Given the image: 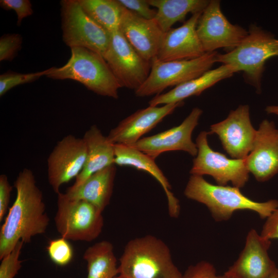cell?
Wrapping results in <instances>:
<instances>
[{
    "mask_svg": "<svg viewBox=\"0 0 278 278\" xmlns=\"http://www.w3.org/2000/svg\"><path fill=\"white\" fill-rule=\"evenodd\" d=\"M114 164L130 166L150 174L160 184L167 197L169 214L177 218L180 214L178 200L171 192V186L155 160L133 146L114 144Z\"/></svg>",
    "mask_w": 278,
    "mask_h": 278,
    "instance_id": "ffe728a7",
    "label": "cell"
},
{
    "mask_svg": "<svg viewBox=\"0 0 278 278\" xmlns=\"http://www.w3.org/2000/svg\"><path fill=\"white\" fill-rule=\"evenodd\" d=\"M201 13L192 14L181 26L164 32L155 58L163 61L189 60L205 54L196 30Z\"/></svg>",
    "mask_w": 278,
    "mask_h": 278,
    "instance_id": "ac0fdd59",
    "label": "cell"
},
{
    "mask_svg": "<svg viewBox=\"0 0 278 278\" xmlns=\"http://www.w3.org/2000/svg\"><path fill=\"white\" fill-rule=\"evenodd\" d=\"M87 155V146L83 138L68 134L55 146L47 159L48 181L58 194L61 186L82 171Z\"/></svg>",
    "mask_w": 278,
    "mask_h": 278,
    "instance_id": "7c38bea8",
    "label": "cell"
},
{
    "mask_svg": "<svg viewBox=\"0 0 278 278\" xmlns=\"http://www.w3.org/2000/svg\"><path fill=\"white\" fill-rule=\"evenodd\" d=\"M24 242L20 240L13 249L2 259L0 265V278H13L21 268L20 260Z\"/></svg>",
    "mask_w": 278,
    "mask_h": 278,
    "instance_id": "f1b7e54d",
    "label": "cell"
},
{
    "mask_svg": "<svg viewBox=\"0 0 278 278\" xmlns=\"http://www.w3.org/2000/svg\"><path fill=\"white\" fill-rule=\"evenodd\" d=\"M23 39L18 33L7 34L0 39V61H12L22 47Z\"/></svg>",
    "mask_w": 278,
    "mask_h": 278,
    "instance_id": "f546056e",
    "label": "cell"
},
{
    "mask_svg": "<svg viewBox=\"0 0 278 278\" xmlns=\"http://www.w3.org/2000/svg\"><path fill=\"white\" fill-rule=\"evenodd\" d=\"M125 8L136 15L146 19H154L157 10L151 8L148 0H117Z\"/></svg>",
    "mask_w": 278,
    "mask_h": 278,
    "instance_id": "d6a6232c",
    "label": "cell"
},
{
    "mask_svg": "<svg viewBox=\"0 0 278 278\" xmlns=\"http://www.w3.org/2000/svg\"><path fill=\"white\" fill-rule=\"evenodd\" d=\"M49 68L41 72L22 74L12 71L7 72L0 75V96H2L13 88L18 85L34 81L45 76Z\"/></svg>",
    "mask_w": 278,
    "mask_h": 278,
    "instance_id": "4316f807",
    "label": "cell"
},
{
    "mask_svg": "<svg viewBox=\"0 0 278 278\" xmlns=\"http://www.w3.org/2000/svg\"><path fill=\"white\" fill-rule=\"evenodd\" d=\"M245 161L249 172L258 182L268 181L278 173V129L273 121L264 119L260 124Z\"/></svg>",
    "mask_w": 278,
    "mask_h": 278,
    "instance_id": "9a60e30c",
    "label": "cell"
},
{
    "mask_svg": "<svg viewBox=\"0 0 278 278\" xmlns=\"http://www.w3.org/2000/svg\"><path fill=\"white\" fill-rule=\"evenodd\" d=\"M63 40L71 48L84 47L102 56L111 40V33L91 19L78 0L61 2Z\"/></svg>",
    "mask_w": 278,
    "mask_h": 278,
    "instance_id": "ba28073f",
    "label": "cell"
},
{
    "mask_svg": "<svg viewBox=\"0 0 278 278\" xmlns=\"http://www.w3.org/2000/svg\"><path fill=\"white\" fill-rule=\"evenodd\" d=\"M119 31L144 59L151 62L157 57L164 32L154 19L140 17L125 8Z\"/></svg>",
    "mask_w": 278,
    "mask_h": 278,
    "instance_id": "d6986e66",
    "label": "cell"
},
{
    "mask_svg": "<svg viewBox=\"0 0 278 278\" xmlns=\"http://www.w3.org/2000/svg\"><path fill=\"white\" fill-rule=\"evenodd\" d=\"M202 113L201 109L194 108L180 125L143 137L133 147L154 160L162 153L172 151H183L195 156L198 149L192 141V134Z\"/></svg>",
    "mask_w": 278,
    "mask_h": 278,
    "instance_id": "5bb4252c",
    "label": "cell"
},
{
    "mask_svg": "<svg viewBox=\"0 0 278 278\" xmlns=\"http://www.w3.org/2000/svg\"><path fill=\"white\" fill-rule=\"evenodd\" d=\"M184 102L150 106L137 110L123 119L108 135L113 143L133 146L166 116L171 114Z\"/></svg>",
    "mask_w": 278,
    "mask_h": 278,
    "instance_id": "e0dca14e",
    "label": "cell"
},
{
    "mask_svg": "<svg viewBox=\"0 0 278 278\" xmlns=\"http://www.w3.org/2000/svg\"><path fill=\"white\" fill-rule=\"evenodd\" d=\"M238 72L232 65L222 64L210 70L201 76L175 86L165 93L155 95L149 100L150 106H159L169 103L183 102L192 96H198L204 91L218 82L231 77Z\"/></svg>",
    "mask_w": 278,
    "mask_h": 278,
    "instance_id": "44dd1931",
    "label": "cell"
},
{
    "mask_svg": "<svg viewBox=\"0 0 278 278\" xmlns=\"http://www.w3.org/2000/svg\"><path fill=\"white\" fill-rule=\"evenodd\" d=\"M188 199L204 204L217 221L229 219L233 213L240 210H249L256 213L260 218L266 219L278 208V200L265 202L253 201L235 186L214 185L202 176L189 177L184 191Z\"/></svg>",
    "mask_w": 278,
    "mask_h": 278,
    "instance_id": "7a4b0ae2",
    "label": "cell"
},
{
    "mask_svg": "<svg viewBox=\"0 0 278 278\" xmlns=\"http://www.w3.org/2000/svg\"><path fill=\"white\" fill-rule=\"evenodd\" d=\"M182 278H232L226 273L217 275L214 266L210 263L202 260L190 265L182 275Z\"/></svg>",
    "mask_w": 278,
    "mask_h": 278,
    "instance_id": "4dcf8cb0",
    "label": "cell"
},
{
    "mask_svg": "<svg viewBox=\"0 0 278 278\" xmlns=\"http://www.w3.org/2000/svg\"><path fill=\"white\" fill-rule=\"evenodd\" d=\"M85 13L110 33L119 30L125 8L117 0H78Z\"/></svg>",
    "mask_w": 278,
    "mask_h": 278,
    "instance_id": "484cf974",
    "label": "cell"
},
{
    "mask_svg": "<svg viewBox=\"0 0 278 278\" xmlns=\"http://www.w3.org/2000/svg\"><path fill=\"white\" fill-rule=\"evenodd\" d=\"M51 260L60 266L68 264L73 257V250L67 240L63 237L51 240L47 247Z\"/></svg>",
    "mask_w": 278,
    "mask_h": 278,
    "instance_id": "83f0119b",
    "label": "cell"
},
{
    "mask_svg": "<svg viewBox=\"0 0 278 278\" xmlns=\"http://www.w3.org/2000/svg\"><path fill=\"white\" fill-rule=\"evenodd\" d=\"M256 132L249 106L240 105L224 120L211 126L208 133L218 135L223 149L232 158L245 159L252 150Z\"/></svg>",
    "mask_w": 278,
    "mask_h": 278,
    "instance_id": "4fadbf2b",
    "label": "cell"
},
{
    "mask_svg": "<svg viewBox=\"0 0 278 278\" xmlns=\"http://www.w3.org/2000/svg\"><path fill=\"white\" fill-rule=\"evenodd\" d=\"M123 278H182L170 250L161 239L152 235L129 241L119 258Z\"/></svg>",
    "mask_w": 278,
    "mask_h": 278,
    "instance_id": "3957f363",
    "label": "cell"
},
{
    "mask_svg": "<svg viewBox=\"0 0 278 278\" xmlns=\"http://www.w3.org/2000/svg\"><path fill=\"white\" fill-rule=\"evenodd\" d=\"M103 57L121 88L136 91L150 73L151 62L134 50L119 30L111 34L110 44Z\"/></svg>",
    "mask_w": 278,
    "mask_h": 278,
    "instance_id": "30bf717a",
    "label": "cell"
},
{
    "mask_svg": "<svg viewBox=\"0 0 278 278\" xmlns=\"http://www.w3.org/2000/svg\"><path fill=\"white\" fill-rule=\"evenodd\" d=\"M197 32L205 53L224 48L227 52L236 47L248 31L231 23L222 13L218 0L210 1L197 22Z\"/></svg>",
    "mask_w": 278,
    "mask_h": 278,
    "instance_id": "8fae6325",
    "label": "cell"
},
{
    "mask_svg": "<svg viewBox=\"0 0 278 278\" xmlns=\"http://www.w3.org/2000/svg\"><path fill=\"white\" fill-rule=\"evenodd\" d=\"M71 50L68 61L61 67L49 68L46 76L76 81L98 95L117 99L121 87L103 57L84 47H72Z\"/></svg>",
    "mask_w": 278,
    "mask_h": 278,
    "instance_id": "277c9868",
    "label": "cell"
},
{
    "mask_svg": "<svg viewBox=\"0 0 278 278\" xmlns=\"http://www.w3.org/2000/svg\"><path fill=\"white\" fill-rule=\"evenodd\" d=\"M265 111L268 114H272L278 115V105L268 106L266 107Z\"/></svg>",
    "mask_w": 278,
    "mask_h": 278,
    "instance_id": "d590c367",
    "label": "cell"
},
{
    "mask_svg": "<svg viewBox=\"0 0 278 278\" xmlns=\"http://www.w3.org/2000/svg\"><path fill=\"white\" fill-rule=\"evenodd\" d=\"M208 132L201 131L196 140L198 152L190 173L211 176L218 185H226L231 182L233 186L244 187L248 181L249 173L245 159H229L212 150L208 144Z\"/></svg>",
    "mask_w": 278,
    "mask_h": 278,
    "instance_id": "9c48e42d",
    "label": "cell"
},
{
    "mask_svg": "<svg viewBox=\"0 0 278 278\" xmlns=\"http://www.w3.org/2000/svg\"><path fill=\"white\" fill-rule=\"evenodd\" d=\"M157 9L154 19L161 30L166 32L178 22H183L186 15L201 12L208 0H148Z\"/></svg>",
    "mask_w": 278,
    "mask_h": 278,
    "instance_id": "cb8c5ba5",
    "label": "cell"
},
{
    "mask_svg": "<svg viewBox=\"0 0 278 278\" xmlns=\"http://www.w3.org/2000/svg\"><path fill=\"white\" fill-rule=\"evenodd\" d=\"M271 244L250 230L238 258L224 273L232 278H269L276 267L268 253Z\"/></svg>",
    "mask_w": 278,
    "mask_h": 278,
    "instance_id": "2e32d148",
    "label": "cell"
},
{
    "mask_svg": "<svg viewBox=\"0 0 278 278\" xmlns=\"http://www.w3.org/2000/svg\"><path fill=\"white\" fill-rule=\"evenodd\" d=\"M86 146L85 163L72 186L80 185L93 174L114 164V144L96 125L86 131L83 136Z\"/></svg>",
    "mask_w": 278,
    "mask_h": 278,
    "instance_id": "603a6c76",
    "label": "cell"
},
{
    "mask_svg": "<svg viewBox=\"0 0 278 278\" xmlns=\"http://www.w3.org/2000/svg\"><path fill=\"white\" fill-rule=\"evenodd\" d=\"M116 172V165L113 164L93 174L80 185L69 187L65 194L71 199L87 201L103 212L110 201Z\"/></svg>",
    "mask_w": 278,
    "mask_h": 278,
    "instance_id": "7402d4cb",
    "label": "cell"
},
{
    "mask_svg": "<svg viewBox=\"0 0 278 278\" xmlns=\"http://www.w3.org/2000/svg\"><path fill=\"white\" fill-rule=\"evenodd\" d=\"M83 257L87 263V278H115L118 274L114 247L110 241L102 240L90 246Z\"/></svg>",
    "mask_w": 278,
    "mask_h": 278,
    "instance_id": "d4e9b609",
    "label": "cell"
},
{
    "mask_svg": "<svg viewBox=\"0 0 278 278\" xmlns=\"http://www.w3.org/2000/svg\"><path fill=\"white\" fill-rule=\"evenodd\" d=\"M275 56H278V39L252 25L247 37L236 47L225 54H217L216 62L231 65L238 72L242 71L246 82L260 93L265 62Z\"/></svg>",
    "mask_w": 278,
    "mask_h": 278,
    "instance_id": "5b68a950",
    "label": "cell"
},
{
    "mask_svg": "<svg viewBox=\"0 0 278 278\" xmlns=\"http://www.w3.org/2000/svg\"><path fill=\"white\" fill-rule=\"evenodd\" d=\"M260 235L266 240H278V208L266 218Z\"/></svg>",
    "mask_w": 278,
    "mask_h": 278,
    "instance_id": "e575fe53",
    "label": "cell"
},
{
    "mask_svg": "<svg viewBox=\"0 0 278 278\" xmlns=\"http://www.w3.org/2000/svg\"><path fill=\"white\" fill-rule=\"evenodd\" d=\"M55 227L62 237L73 241H92L101 234L104 224L102 212L91 203L57 194Z\"/></svg>",
    "mask_w": 278,
    "mask_h": 278,
    "instance_id": "8992f818",
    "label": "cell"
},
{
    "mask_svg": "<svg viewBox=\"0 0 278 278\" xmlns=\"http://www.w3.org/2000/svg\"><path fill=\"white\" fill-rule=\"evenodd\" d=\"M1 7L6 10L14 11L17 15V25L20 26L24 19L33 13L32 4L29 0H1Z\"/></svg>",
    "mask_w": 278,
    "mask_h": 278,
    "instance_id": "1f68e13d",
    "label": "cell"
},
{
    "mask_svg": "<svg viewBox=\"0 0 278 278\" xmlns=\"http://www.w3.org/2000/svg\"><path fill=\"white\" fill-rule=\"evenodd\" d=\"M269 278H278V268L276 267Z\"/></svg>",
    "mask_w": 278,
    "mask_h": 278,
    "instance_id": "8d00e7d4",
    "label": "cell"
},
{
    "mask_svg": "<svg viewBox=\"0 0 278 278\" xmlns=\"http://www.w3.org/2000/svg\"><path fill=\"white\" fill-rule=\"evenodd\" d=\"M13 186L15 199L0 229V259L20 240L28 243L34 236L45 233L49 223L43 194L32 171L24 168Z\"/></svg>",
    "mask_w": 278,
    "mask_h": 278,
    "instance_id": "6da1fadb",
    "label": "cell"
},
{
    "mask_svg": "<svg viewBox=\"0 0 278 278\" xmlns=\"http://www.w3.org/2000/svg\"><path fill=\"white\" fill-rule=\"evenodd\" d=\"M115 278H123V277H120V276H119L118 275V276H116V277H115Z\"/></svg>",
    "mask_w": 278,
    "mask_h": 278,
    "instance_id": "74e56055",
    "label": "cell"
},
{
    "mask_svg": "<svg viewBox=\"0 0 278 278\" xmlns=\"http://www.w3.org/2000/svg\"><path fill=\"white\" fill-rule=\"evenodd\" d=\"M218 54L215 51L193 59L169 61L155 58L151 61L147 79L134 91L135 94L138 97L157 95L168 87L197 78L210 70L216 62Z\"/></svg>",
    "mask_w": 278,
    "mask_h": 278,
    "instance_id": "52a82bcc",
    "label": "cell"
},
{
    "mask_svg": "<svg viewBox=\"0 0 278 278\" xmlns=\"http://www.w3.org/2000/svg\"><path fill=\"white\" fill-rule=\"evenodd\" d=\"M12 186L10 184L7 176L0 175V221L3 219L8 209Z\"/></svg>",
    "mask_w": 278,
    "mask_h": 278,
    "instance_id": "836d02e7",
    "label": "cell"
}]
</instances>
